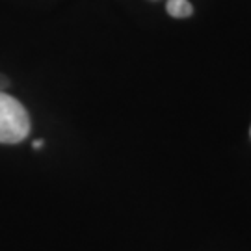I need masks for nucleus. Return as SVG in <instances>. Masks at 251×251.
Returning <instances> with one entry per match:
<instances>
[{
	"mask_svg": "<svg viewBox=\"0 0 251 251\" xmlns=\"http://www.w3.org/2000/svg\"><path fill=\"white\" fill-rule=\"evenodd\" d=\"M30 134V116L23 102L0 91V144H19Z\"/></svg>",
	"mask_w": 251,
	"mask_h": 251,
	"instance_id": "1",
	"label": "nucleus"
},
{
	"mask_svg": "<svg viewBox=\"0 0 251 251\" xmlns=\"http://www.w3.org/2000/svg\"><path fill=\"white\" fill-rule=\"evenodd\" d=\"M43 147V140H36L34 142V149H41Z\"/></svg>",
	"mask_w": 251,
	"mask_h": 251,
	"instance_id": "2",
	"label": "nucleus"
}]
</instances>
